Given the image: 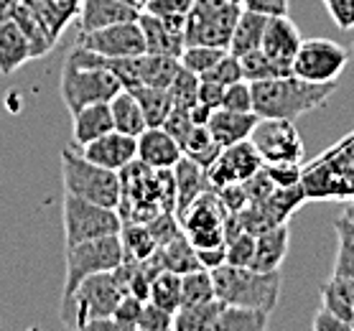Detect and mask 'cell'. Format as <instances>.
I'll use <instances>...</instances> for the list:
<instances>
[{
    "instance_id": "cell-2",
    "label": "cell",
    "mask_w": 354,
    "mask_h": 331,
    "mask_svg": "<svg viewBox=\"0 0 354 331\" xmlns=\"http://www.w3.org/2000/svg\"><path fill=\"white\" fill-rule=\"evenodd\" d=\"M214 293L227 306H248L273 314L281 296V270H255L242 265H219L212 270Z\"/></svg>"
},
{
    "instance_id": "cell-13",
    "label": "cell",
    "mask_w": 354,
    "mask_h": 331,
    "mask_svg": "<svg viewBox=\"0 0 354 331\" xmlns=\"http://www.w3.org/2000/svg\"><path fill=\"white\" fill-rule=\"evenodd\" d=\"M138 23L143 28L145 51L151 54H166V57H181L186 49V16L171 13V16H156V13H140Z\"/></svg>"
},
{
    "instance_id": "cell-35",
    "label": "cell",
    "mask_w": 354,
    "mask_h": 331,
    "mask_svg": "<svg viewBox=\"0 0 354 331\" xmlns=\"http://www.w3.org/2000/svg\"><path fill=\"white\" fill-rule=\"evenodd\" d=\"M217 296L214 293V278L212 270L196 267L181 275V308L186 306H199L204 301H212Z\"/></svg>"
},
{
    "instance_id": "cell-36",
    "label": "cell",
    "mask_w": 354,
    "mask_h": 331,
    "mask_svg": "<svg viewBox=\"0 0 354 331\" xmlns=\"http://www.w3.org/2000/svg\"><path fill=\"white\" fill-rule=\"evenodd\" d=\"M219 153H222V146H217V140L209 135L207 125H194L192 135L184 146V155L199 163L201 169H212V163L217 161Z\"/></svg>"
},
{
    "instance_id": "cell-38",
    "label": "cell",
    "mask_w": 354,
    "mask_h": 331,
    "mask_svg": "<svg viewBox=\"0 0 354 331\" xmlns=\"http://www.w3.org/2000/svg\"><path fill=\"white\" fill-rule=\"evenodd\" d=\"M199 74L189 72L186 66H181L174 77V82L169 84V95L174 100V107H192L199 97Z\"/></svg>"
},
{
    "instance_id": "cell-4",
    "label": "cell",
    "mask_w": 354,
    "mask_h": 331,
    "mask_svg": "<svg viewBox=\"0 0 354 331\" xmlns=\"http://www.w3.org/2000/svg\"><path fill=\"white\" fill-rule=\"evenodd\" d=\"M62 178H64L66 194L95 202L100 207H110V209L120 207V199H122L120 173L87 161L82 153H74L72 148L62 151Z\"/></svg>"
},
{
    "instance_id": "cell-17",
    "label": "cell",
    "mask_w": 354,
    "mask_h": 331,
    "mask_svg": "<svg viewBox=\"0 0 354 331\" xmlns=\"http://www.w3.org/2000/svg\"><path fill=\"white\" fill-rule=\"evenodd\" d=\"M174 184H176V217L181 219L189 211L196 199L204 191H209V173L207 169H201L199 163L192 161L189 155H184L181 161L174 166Z\"/></svg>"
},
{
    "instance_id": "cell-33",
    "label": "cell",
    "mask_w": 354,
    "mask_h": 331,
    "mask_svg": "<svg viewBox=\"0 0 354 331\" xmlns=\"http://www.w3.org/2000/svg\"><path fill=\"white\" fill-rule=\"evenodd\" d=\"M120 240H122V250H125V260H145L151 258L156 250H158V243L151 234L148 225L143 222H125L120 229Z\"/></svg>"
},
{
    "instance_id": "cell-25",
    "label": "cell",
    "mask_w": 354,
    "mask_h": 331,
    "mask_svg": "<svg viewBox=\"0 0 354 331\" xmlns=\"http://www.w3.org/2000/svg\"><path fill=\"white\" fill-rule=\"evenodd\" d=\"M322 306L354 326V278L331 275L322 285Z\"/></svg>"
},
{
    "instance_id": "cell-24",
    "label": "cell",
    "mask_w": 354,
    "mask_h": 331,
    "mask_svg": "<svg viewBox=\"0 0 354 331\" xmlns=\"http://www.w3.org/2000/svg\"><path fill=\"white\" fill-rule=\"evenodd\" d=\"M181 69V62L176 57H166V54H151L145 51L138 57V77H140V87H163L169 89L176 72Z\"/></svg>"
},
{
    "instance_id": "cell-7",
    "label": "cell",
    "mask_w": 354,
    "mask_h": 331,
    "mask_svg": "<svg viewBox=\"0 0 354 331\" xmlns=\"http://www.w3.org/2000/svg\"><path fill=\"white\" fill-rule=\"evenodd\" d=\"M240 10L242 6L234 0H194L192 10L186 13V46L207 44L230 49Z\"/></svg>"
},
{
    "instance_id": "cell-8",
    "label": "cell",
    "mask_w": 354,
    "mask_h": 331,
    "mask_svg": "<svg viewBox=\"0 0 354 331\" xmlns=\"http://www.w3.org/2000/svg\"><path fill=\"white\" fill-rule=\"evenodd\" d=\"M122 217L118 209L100 207L80 196H64V245H80L107 234H120Z\"/></svg>"
},
{
    "instance_id": "cell-15",
    "label": "cell",
    "mask_w": 354,
    "mask_h": 331,
    "mask_svg": "<svg viewBox=\"0 0 354 331\" xmlns=\"http://www.w3.org/2000/svg\"><path fill=\"white\" fill-rule=\"evenodd\" d=\"M184 158V148L163 128H145L138 135V161L151 169H174Z\"/></svg>"
},
{
    "instance_id": "cell-26",
    "label": "cell",
    "mask_w": 354,
    "mask_h": 331,
    "mask_svg": "<svg viewBox=\"0 0 354 331\" xmlns=\"http://www.w3.org/2000/svg\"><path fill=\"white\" fill-rule=\"evenodd\" d=\"M13 21L21 26V31L26 33V39H28V44H31L33 59H41L44 54H48V51L54 49L57 39L48 33V28L41 23V18L33 13V8L26 3V0H18L16 10H13Z\"/></svg>"
},
{
    "instance_id": "cell-41",
    "label": "cell",
    "mask_w": 354,
    "mask_h": 331,
    "mask_svg": "<svg viewBox=\"0 0 354 331\" xmlns=\"http://www.w3.org/2000/svg\"><path fill=\"white\" fill-rule=\"evenodd\" d=\"M222 107L234 110V113H255L252 110V82L240 79L225 87V97H222Z\"/></svg>"
},
{
    "instance_id": "cell-16",
    "label": "cell",
    "mask_w": 354,
    "mask_h": 331,
    "mask_svg": "<svg viewBox=\"0 0 354 331\" xmlns=\"http://www.w3.org/2000/svg\"><path fill=\"white\" fill-rule=\"evenodd\" d=\"M258 120L260 117L255 113H234V110H227V107H217L212 113L209 122H207V130L217 140V146L230 148L234 143L250 140Z\"/></svg>"
},
{
    "instance_id": "cell-29",
    "label": "cell",
    "mask_w": 354,
    "mask_h": 331,
    "mask_svg": "<svg viewBox=\"0 0 354 331\" xmlns=\"http://www.w3.org/2000/svg\"><path fill=\"white\" fill-rule=\"evenodd\" d=\"M222 308H225V301L217 299V296L212 301L199 303V306L178 308L176 316H174V329L176 331H214V323H217Z\"/></svg>"
},
{
    "instance_id": "cell-9",
    "label": "cell",
    "mask_w": 354,
    "mask_h": 331,
    "mask_svg": "<svg viewBox=\"0 0 354 331\" xmlns=\"http://www.w3.org/2000/svg\"><path fill=\"white\" fill-rule=\"evenodd\" d=\"M349 62V51L329 39H304L293 57V74L308 82H337Z\"/></svg>"
},
{
    "instance_id": "cell-21",
    "label": "cell",
    "mask_w": 354,
    "mask_h": 331,
    "mask_svg": "<svg viewBox=\"0 0 354 331\" xmlns=\"http://www.w3.org/2000/svg\"><path fill=\"white\" fill-rule=\"evenodd\" d=\"M288 222H278V225L255 234V258H252L250 267H255V270H281V263L288 255Z\"/></svg>"
},
{
    "instance_id": "cell-39",
    "label": "cell",
    "mask_w": 354,
    "mask_h": 331,
    "mask_svg": "<svg viewBox=\"0 0 354 331\" xmlns=\"http://www.w3.org/2000/svg\"><path fill=\"white\" fill-rule=\"evenodd\" d=\"M255 258V234L252 232H237L227 240V263L230 265L250 267Z\"/></svg>"
},
{
    "instance_id": "cell-3",
    "label": "cell",
    "mask_w": 354,
    "mask_h": 331,
    "mask_svg": "<svg viewBox=\"0 0 354 331\" xmlns=\"http://www.w3.org/2000/svg\"><path fill=\"white\" fill-rule=\"evenodd\" d=\"M125 293H128L125 265L89 275L77 285V291H74L72 301H69V308L62 314V321L72 323L77 329H84L87 321H92V319L113 316Z\"/></svg>"
},
{
    "instance_id": "cell-46",
    "label": "cell",
    "mask_w": 354,
    "mask_h": 331,
    "mask_svg": "<svg viewBox=\"0 0 354 331\" xmlns=\"http://www.w3.org/2000/svg\"><path fill=\"white\" fill-rule=\"evenodd\" d=\"M331 275L354 278V240H349L346 234H339V250H337V260H334Z\"/></svg>"
},
{
    "instance_id": "cell-57",
    "label": "cell",
    "mask_w": 354,
    "mask_h": 331,
    "mask_svg": "<svg viewBox=\"0 0 354 331\" xmlns=\"http://www.w3.org/2000/svg\"><path fill=\"white\" fill-rule=\"evenodd\" d=\"M148 3H151V0H133V8H136L138 13H143V10L148 8Z\"/></svg>"
},
{
    "instance_id": "cell-30",
    "label": "cell",
    "mask_w": 354,
    "mask_h": 331,
    "mask_svg": "<svg viewBox=\"0 0 354 331\" xmlns=\"http://www.w3.org/2000/svg\"><path fill=\"white\" fill-rule=\"evenodd\" d=\"M242 64V77L248 82H266V79H278V77H286V74H293V66L288 62H281V59H273L270 54L260 49H252L248 54L240 57Z\"/></svg>"
},
{
    "instance_id": "cell-58",
    "label": "cell",
    "mask_w": 354,
    "mask_h": 331,
    "mask_svg": "<svg viewBox=\"0 0 354 331\" xmlns=\"http://www.w3.org/2000/svg\"><path fill=\"white\" fill-rule=\"evenodd\" d=\"M122 3H130V6H133V0H122Z\"/></svg>"
},
{
    "instance_id": "cell-37",
    "label": "cell",
    "mask_w": 354,
    "mask_h": 331,
    "mask_svg": "<svg viewBox=\"0 0 354 331\" xmlns=\"http://www.w3.org/2000/svg\"><path fill=\"white\" fill-rule=\"evenodd\" d=\"M227 49H219V46H207V44H192V46H186L184 54L178 57L181 66H186L189 72L194 74H207L212 66L217 64L219 59L225 57Z\"/></svg>"
},
{
    "instance_id": "cell-11",
    "label": "cell",
    "mask_w": 354,
    "mask_h": 331,
    "mask_svg": "<svg viewBox=\"0 0 354 331\" xmlns=\"http://www.w3.org/2000/svg\"><path fill=\"white\" fill-rule=\"evenodd\" d=\"M77 46L102 54V57H138L145 54V36L138 21H122V23L95 28V31L77 33Z\"/></svg>"
},
{
    "instance_id": "cell-54",
    "label": "cell",
    "mask_w": 354,
    "mask_h": 331,
    "mask_svg": "<svg viewBox=\"0 0 354 331\" xmlns=\"http://www.w3.org/2000/svg\"><path fill=\"white\" fill-rule=\"evenodd\" d=\"M18 0H0V23H6L13 18V10H16Z\"/></svg>"
},
{
    "instance_id": "cell-19",
    "label": "cell",
    "mask_w": 354,
    "mask_h": 331,
    "mask_svg": "<svg viewBox=\"0 0 354 331\" xmlns=\"http://www.w3.org/2000/svg\"><path fill=\"white\" fill-rule=\"evenodd\" d=\"M110 130H115L110 102H95V105H87L72 113V143L77 148L87 146Z\"/></svg>"
},
{
    "instance_id": "cell-53",
    "label": "cell",
    "mask_w": 354,
    "mask_h": 331,
    "mask_svg": "<svg viewBox=\"0 0 354 331\" xmlns=\"http://www.w3.org/2000/svg\"><path fill=\"white\" fill-rule=\"evenodd\" d=\"M189 113H192L194 125H207L214 110H212V107H207V105H204V102H194V105L189 107Z\"/></svg>"
},
{
    "instance_id": "cell-10",
    "label": "cell",
    "mask_w": 354,
    "mask_h": 331,
    "mask_svg": "<svg viewBox=\"0 0 354 331\" xmlns=\"http://www.w3.org/2000/svg\"><path fill=\"white\" fill-rule=\"evenodd\" d=\"M250 143L258 148L266 163H301L306 155L304 140L298 135L293 120H275V117H260Z\"/></svg>"
},
{
    "instance_id": "cell-34",
    "label": "cell",
    "mask_w": 354,
    "mask_h": 331,
    "mask_svg": "<svg viewBox=\"0 0 354 331\" xmlns=\"http://www.w3.org/2000/svg\"><path fill=\"white\" fill-rule=\"evenodd\" d=\"M148 301L176 316V311L181 308V273L163 270V273L156 275L153 283H151V296H148Z\"/></svg>"
},
{
    "instance_id": "cell-12",
    "label": "cell",
    "mask_w": 354,
    "mask_h": 331,
    "mask_svg": "<svg viewBox=\"0 0 354 331\" xmlns=\"http://www.w3.org/2000/svg\"><path fill=\"white\" fill-rule=\"evenodd\" d=\"M263 166H266V161L258 153V148L250 140H242V143H234L230 148H222L219 158L212 163V169H207V173H209L212 189H219L227 184H245Z\"/></svg>"
},
{
    "instance_id": "cell-55",
    "label": "cell",
    "mask_w": 354,
    "mask_h": 331,
    "mask_svg": "<svg viewBox=\"0 0 354 331\" xmlns=\"http://www.w3.org/2000/svg\"><path fill=\"white\" fill-rule=\"evenodd\" d=\"M334 227H337V232H339V234H346L349 240H354V227L349 225V222H346L344 217L339 219V222H337V225H334Z\"/></svg>"
},
{
    "instance_id": "cell-14",
    "label": "cell",
    "mask_w": 354,
    "mask_h": 331,
    "mask_svg": "<svg viewBox=\"0 0 354 331\" xmlns=\"http://www.w3.org/2000/svg\"><path fill=\"white\" fill-rule=\"evenodd\" d=\"M82 155L87 161L102 166V169L118 171L120 173L125 166L138 158V138L125 135L120 130H110L102 138H97L87 146H82Z\"/></svg>"
},
{
    "instance_id": "cell-51",
    "label": "cell",
    "mask_w": 354,
    "mask_h": 331,
    "mask_svg": "<svg viewBox=\"0 0 354 331\" xmlns=\"http://www.w3.org/2000/svg\"><path fill=\"white\" fill-rule=\"evenodd\" d=\"M196 258L204 270H217L219 265L227 263V243L214 245V247H196Z\"/></svg>"
},
{
    "instance_id": "cell-27",
    "label": "cell",
    "mask_w": 354,
    "mask_h": 331,
    "mask_svg": "<svg viewBox=\"0 0 354 331\" xmlns=\"http://www.w3.org/2000/svg\"><path fill=\"white\" fill-rule=\"evenodd\" d=\"M110 110H113L115 130H120L125 135L138 138L148 128L145 115H143V110H140V102H138V97L130 89H120V92L110 100Z\"/></svg>"
},
{
    "instance_id": "cell-22",
    "label": "cell",
    "mask_w": 354,
    "mask_h": 331,
    "mask_svg": "<svg viewBox=\"0 0 354 331\" xmlns=\"http://www.w3.org/2000/svg\"><path fill=\"white\" fill-rule=\"evenodd\" d=\"M31 59V44L26 39V33L21 31V26L13 18L0 23V74L8 77Z\"/></svg>"
},
{
    "instance_id": "cell-20",
    "label": "cell",
    "mask_w": 354,
    "mask_h": 331,
    "mask_svg": "<svg viewBox=\"0 0 354 331\" xmlns=\"http://www.w3.org/2000/svg\"><path fill=\"white\" fill-rule=\"evenodd\" d=\"M138 16L140 13L122 0H82L80 31H95L122 21H138Z\"/></svg>"
},
{
    "instance_id": "cell-44",
    "label": "cell",
    "mask_w": 354,
    "mask_h": 331,
    "mask_svg": "<svg viewBox=\"0 0 354 331\" xmlns=\"http://www.w3.org/2000/svg\"><path fill=\"white\" fill-rule=\"evenodd\" d=\"M143 303L145 301H140L138 296H133V293H125V296L120 299V303H118L113 316L125 326V331L138 329V319H140V314H143Z\"/></svg>"
},
{
    "instance_id": "cell-56",
    "label": "cell",
    "mask_w": 354,
    "mask_h": 331,
    "mask_svg": "<svg viewBox=\"0 0 354 331\" xmlns=\"http://www.w3.org/2000/svg\"><path fill=\"white\" fill-rule=\"evenodd\" d=\"M344 219L349 222V225L354 227V199L349 204H346V209H344Z\"/></svg>"
},
{
    "instance_id": "cell-31",
    "label": "cell",
    "mask_w": 354,
    "mask_h": 331,
    "mask_svg": "<svg viewBox=\"0 0 354 331\" xmlns=\"http://www.w3.org/2000/svg\"><path fill=\"white\" fill-rule=\"evenodd\" d=\"M270 314L248 306H227L222 308L214 331H263L268 329Z\"/></svg>"
},
{
    "instance_id": "cell-47",
    "label": "cell",
    "mask_w": 354,
    "mask_h": 331,
    "mask_svg": "<svg viewBox=\"0 0 354 331\" xmlns=\"http://www.w3.org/2000/svg\"><path fill=\"white\" fill-rule=\"evenodd\" d=\"M311 329L314 331H352L354 326L344 319H339L337 314H331L326 308H319L314 316V321H311Z\"/></svg>"
},
{
    "instance_id": "cell-52",
    "label": "cell",
    "mask_w": 354,
    "mask_h": 331,
    "mask_svg": "<svg viewBox=\"0 0 354 331\" xmlns=\"http://www.w3.org/2000/svg\"><path fill=\"white\" fill-rule=\"evenodd\" d=\"M240 6L266 16H288V0H240Z\"/></svg>"
},
{
    "instance_id": "cell-18",
    "label": "cell",
    "mask_w": 354,
    "mask_h": 331,
    "mask_svg": "<svg viewBox=\"0 0 354 331\" xmlns=\"http://www.w3.org/2000/svg\"><path fill=\"white\" fill-rule=\"evenodd\" d=\"M301 41L304 39H301L296 23H293L288 16H268L260 49L266 51V54H270L273 59L288 62V64L293 66V57H296Z\"/></svg>"
},
{
    "instance_id": "cell-40",
    "label": "cell",
    "mask_w": 354,
    "mask_h": 331,
    "mask_svg": "<svg viewBox=\"0 0 354 331\" xmlns=\"http://www.w3.org/2000/svg\"><path fill=\"white\" fill-rule=\"evenodd\" d=\"M201 79H212V82H219V84H225V87H230V84H234V82L245 79L242 77V64H240V57L237 54H232V51L227 49L225 57L219 59L217 64L212 66L207 74H201Z\"/></svg>"
},
{
    "instance_id": "cell-50",
    "label": "cell",
    "mask_w": 354,
    "mask_h": 331,
    "mask_svg": "<svg viewBox=\"0 0 354 331\" xmlns=\"http://www.w3.org/2000/svg\"><path fill=\"white\" fill-rule=\"evenodd\" d=\"M222 97H225V84L212 79L199 82V97H196V102H204L207 107L217 110V107H222Z\"/></svg>"
},
{
    "instance_id": "cell-23",
    "label": "cell",
    "mask_w": 354,
    "mask_h": 331,
    "mask_svg": "<svg viewBox=\"0 0 354 331\" xmlns=\"http://www.w3.org/2000/svg\"><path fill=\"white\" fill-rule=\"evenodd\" d=\"M266 23H268L266 13L242 8L240 18H237V23H234L232 39H230V51L237 54V57H242V54H248V51L258 49L260 44H263Z\"/></svg>"
},
{
    "instance_id": "cell-1",
    "label": "cell",
    "mask_w": 354,
    "mask_h": 331,
    "mask_svg": "<svg viewBox=\"0 0 354 331\" xmlns=\"http://www.w3.org/2000/svg\"><path fill=\"white\" fill-rule=\"evenodd\" d=\"M337 92V82H308L296 74H286L278 79L252 82V110L258 117L275 120H296L324 107Z\"/></svg>"
},
{
    "instance_id": "cell-49",
    "label": "cell",
    "mask_w": 354,
    "mask_h": 331,
    "mask_svg": "<svg viewBox=\"0 0 354 331\" xmlns=\"http://www.w3.org/2000/svg\"><path fill=\"white\" fill-rule=\"evenodd\" d=\"M329 6L331 18L337 21L339 28H352L354 26V0H324Z\"/></svg>"
},
{
    "instance_id": "cell-45",
    "label": "cell",
    "mask_w": 354,
    "mask_h": 331,
    "mask_svg": "<svg viewBox=\"0 0 354 331\" xmlns=\"http://www.w3.org/2000/svg\"><path fill=\"white\" fill-rule=\"evenodd\" d=\"M263 169H266L268 176L273 178V181L281 186V189L298 186V184H301V176H304V171H301V163H266Z\"/></svg>"
},
{
    "instance_id": "cell-5",
    "label": "cell",
    "mask_w": 354,
    "mask_h": 331,
    "mask_svg": "<svg viewBox=\"0 0 354 331\" xmlns=\"http://www.w3.org/2000/svg\"><path fill=\"white\" fill-rule=\"evenodd\" d=\"M125 263V250H122L120 234H107V237H97L80 245H69L66 247V278H64V293H62V314L69 308L77 285L84 278L95 273H105L115 270Z\"/></svg>"
},
{
    "instance_id": "cell-43",
    "label": "cell",
    "mask_w": 354,
    "mask_h": 331,
    "mask_svg": "<svg viewBox=\"0 0 354 331\" xmlns=\"http://www.w3.org/2000/svg\"><path fill=\"white\" fill-rule=\"evenodd\" d=\"M169 329H174V314L158 308L151 301H145L143 314L138 319V331H169Z\"/></svg>"
},
{
    "instance_id": "cell-48",
    "label": "cell",
    "mask_w": 354,
    "mask_h": 331,
    "mask_svg": "<svg viewBox=\"0 0 354 331\" xmlns=\"http://www.w3.org/2000/svg\"><path fill=\"white\" fill-rule=\"evenodd\" d=\"M192 6H194V0H151L143 13H156V16L178 13V16H186V13L192 10Z\"/></svg>"
},
{
    "instance_id": "cell-28",
    "label": "cell",
    "mask_w": 354,
    "mask_h": 331,
    "mask_svg": "<svg viewBox=\"0 0 354 331\" xmlns=\"http://www.w3.org/2000/svg\"><path fill=\"white\" fill-rule=\"evenodd\" d=\"M33 8V13L41 18V23L46 26L48 33L59 39L64 26L72 21L74 16H80L82 0H26Z\"/></svg>"
},
{
    "instance_id": "cell-42",
    "label": "cell",
    "mask_w": 354,
    "mask_h": 331,
    "mask_svg": "<svg viewBox=\"0 0 354 331\" xmlns=\"http://www.w3.org/2000/svg\"><path fill=\"white\" fill-rule=\"evenodd\" d=\"M161 128L166 130V133H169L174 140H176L178 146L184 148L186 140H189V135H192V130H194V120H192V113H189V107H174Z\"/></svg>"
},
{
    "instance_id": "cell-6",
    "label": "cell",
    "mask_w": 354,
    "mask_h": 331,
    "mask_svg": "<svg viewBox=\"0 0 354 331\" xmlns=\"http://www.w3.org/2000/svg\"><path fill=\"white\" fill-rule=\"evenodd\" d=\"M120 89V79L105 66H82L69 62V59L64 62L59 92H62V100H64L69 113H77V110L95 105V102H110Z\"/></svg>"
},
{
    "instance_id": "cell-32",
    "label": "cell",
    "mask_w": 354,
    "mask_h": 331,
    "mask_svg": "<svg viewBox=\"0 0 354 331\" xmlns=\"http://www.w3.org/2000/svg\"><path fill=\"white\" fill-rule=\"evenodd\" d=\"M133 95L138 97L140 102V110L145 115V122H148V128H161L169 113L174 110V100H171L169 89L163 87H136L130 89Z\"/></svg>"
}]
</instances>
